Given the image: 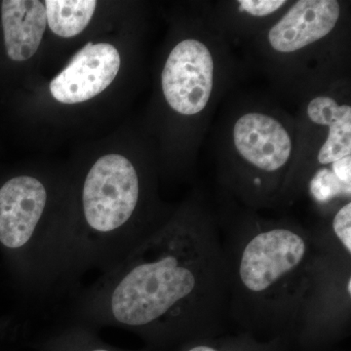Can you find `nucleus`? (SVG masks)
<instances>
[{"instance_id":"1","label":"nucleus","mask_w":351,"mask_h":351,"mask_svg":"<svg viewBox=\"0 0 351 351\" xmlns=\"http://www.w3.org/2000/svg\"><path fill=\"white\" fill-rule=\"evenodd\" d=\"M68 319L120 328L156 348L218 337L230 320L223 239L208 219L191 214L166 221L73 293Z\"/></svg>"},{"instance_id":"2","label":"nucleus","mask_w":351,"mask_h":351,"mask_svg":"<svg viewBox=\"0 0 351 351\" xmlns=\"http://www.w3.org/2000/svg\"><path fill=\"white\" fill-rule=\"evenodd\" d=\"M228 317L262 341H313L350 319V257L285 223L223 239Z\"/></svg>"},{"instance_id":"3","label":"nucleus","mask_w":351,"mask_h":351,"mask_svg":"<svg viewBox=\"0 0 351 351\" xmlns=\"http://www.w3.org/2000/svg\"><path fill=\"white\" fill-rule=\"evenodd\" d=\"M49 200L47 186L34 176H17L0 188V245L10 253L32 300L59 294L64 221L51 218Z\"/></svg>"},{"instance_id":"4","label":"nucleus","mask_w":351,"mask_h":351,"mask_svg":"<svg viewBox=\"0 0 351 351\" xmlns=\"http://www.w3.org/2000/svg\"><path fill=\"white\" fill-rule=\"evenodd\" d=\"M214 63L200 41L186 39L170 53L161 76L164 97L171 108L184 115L199 113L213 89Z\"/></svg>"},{"instance_id":"5","label":"nucleus","mask_w":351,"mask_h":351,"mask_svg":"<svg viewBox=\"0 0 351 351\" xmlns=\"http://www.w3.org/2000/svg\"><path fill=\"white\" fill-rule=\"evenodd\" d=\"M120 69L119 51L112 44L88 43L50 83L60 103H83L107 89Z\"/></svg>"},{"instance_id":"6","label":"nucleus","mask_w":351,"mask_h":351,"mask_svg":"<svg viewBox=\"0 0 351 351\" xmlns=\"http://www.w3.org/2000/svg\"><path fill=\"white\" fill-rule=\"evenodd\" d=\"M240 156L262 172L272 174L285 166L292 152V141L277 120L262 113H247L233 129Z\"/></svg>"},{"instance_id":"7","label":"nucleus","mask_w":351,"mask_h":351,"mask_svg":"<svg viewBox=\"0 0 351 351\" xmlns=\"http://www.w3.org/2000/svg\"><path fill=\"white\" fill-rule=\"evenodd\" d=\"M339 11L336 0L298 1L270 29V45L278 52L290 53L316 43L332 31Z\"/></svg>"},{"instance_id":"8","label":"nucleus","mask_w":351,"mask_h":351,"mask_svg":"<svg viewBox=\"0 0 351 351\" xmlns=\"http://www.w3.org/2000/svg\"><path fill=\"white\" fill-rule=\"evenodd\" d=\"M1 21L6 52L11 60L23 62L38 51L46 25L45 6L38 0H4Z\"/></svg>"},{"instance_id":"9","label":"nucleus","mask_w":351,"mask_h":351,"mask_svg":"<svg viewBox=\"0 0 351 351\" xmlns=\"http://www.w3.org/2000/svg\"><path fill=\"white\" fill-rule=\"evenodd\" d=\"M307 114L314 123L329 126V136L318 154L322 165L351 154V108L339 106L329 97H317L309 103Z\"/></svg>"},{"instance_id":"10","label":"nucleus","mask_w":351,"mask_h":351,"mask_svg":"<svg viewBox=\"0 0 351 351\" xmlns=\"http://www.w3.org/2000/svg\"><path fill=\"white\" fill-rule=\"evenodd\" d=\"M39 351H129L108 345L98 330L77 321H66L38 341Z\"/></svg>"},{"instance_id":"11","label":"nucleus","mask_w":351,"mask_h":351,"mask_svg":"<svg viewBox=\"0 0 351 351\" xmlns=\"http://www.w3.org/2000/svg\"><path fill=\"white\" fill-rule=\"evenodd\" d=\"M47 24L51 31L61 38H69L84 31L93 17L97 1L95 0H46Z\"/></svg>"},{"instance_id":"12","label":"nucleus","mask_w":351,"mask_h":351,"mask_svg":"<svg viewBox=\"0 0 351 351\" xmlns=\"http://www.w3.org/2000/svg\"><path fill=\"white\" fill-rule=\"evenodd\" d=\"M285 343L283 339L262 341L248 334L237 338H208L195 339L180 346L178 351H280Z\"/></svg>"},{"instance_id":"13","label":"nucleus","mask_w":351,"mask_h":351,"mask_svg":"<svg viewBox=\"0 0 351 351\" xmlns=\"http://www.w3.org/2000/svg\"><path fill=\"white\" fill-rule=\"evenodd\" d=\"M351 184H346L332 169L318 170L309 182V193L316 202L324 204L339 197H350Z\"/></svg>"},{"instance_id":"14","label":"nucleus","mask_w":351,"mask_h":351,"mask_svg":"<svg viewBox=\"0 0 351 351\" xmlns=\"http://www.w3.org/2000/svg\"><path fill=\"white\" fill-rule=\"evenodd\" d=\"M339 250L351 256V203L348 201L332 219V237H325Z\"/></svg>"},{"instance_id":"15","label":"nucleus","mask_w":351,"mask_h":351,"mask_svg":"<svg viewBox=\"0 0 351 351\" xmlns=\"http://www.w3.org/2000/svg\"><path fill=\"white\" fill-rule=\"evenodd\" d=\"M240 9L245 12L251 14V15L262 16L269 15V14L276 12L277 9L285 3L284 0H240L239 1Z\"/></svg>"},{"instance_id":"16","label":"nucleus","mask_w":351,"mask_h":351,"mask_svg":"<svg viewBox=\"0 0 351 351\" xmlns=\"http://www.w3.org/2000/svg\"><path fill=\"white\" fill-rule=\"evenodd\" d=\"M332 171L341 181L351 184V156H346L332 163Z\"/></svg>"}]
</instances>
